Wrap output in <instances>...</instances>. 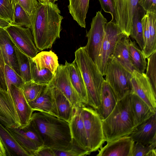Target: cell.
<instances>
[{
	"label": "cell",
	"instance_id": "cell-1",
	"mask_svg": "<svg viewBox=\"0 0 156 156\" xmlns=\"http://www.w3.org/2000/svg\"><path fill=\"white\" fill-rule=\"evenodd\" d=\"M30 16V29L36 47L41 51L51 48L56 40L60 37L63 18L58 5L51 1L39 2Z\"/></svg>",
	"mask_w": 156,
	"mask_h": 156
},
{
	"label": "cell",
	"instance_id": "cell-2",
	"mask_svg": "<svg viewBox=\"0 0 156 156\" xmlns=\"http://www.w3.org/2000/svg\"><path fill=\"white\" fill-rule=\"evenodd\" d=\"M36 111L33 113L30 122L39 134L43 146L54 150L68 148L72 140L69 123L49 114Z\"/></svg>",
	"mask_w": 156,
	"mask_h": 156
},
{
	"label": "cell",
	"instance_id": "cell-3",
	"mask_svg": "<svg viewBox=\"0 0 156 156\" xmlns=\"http://www.w3.org/2000/svg\"><path fill=\"white\" fill-rule=\"evenodd\" d=\"M130 94L118 101L111 113L102 121L105 141L128 136L136 128L130 108Z\"/></svg>",
	"mask_w": 156,
	"mask_h": 156
},
{
	"label": "cell",
	"instance_id": "cell-4",
	"mask_svg": "<svg viewBox=\"0 0 156 156\" xmlns=\"http://www.w3.org/2000/svg\"><path fill=\"white\" fill-rule=\"evenodd\" d=\"M74 59L82 76L88 98L87 105L96 110L100 105L105 79L96 65L88 55L84 46L75 52Z\"/></svg>",
	"mask_w": 156,
	"mask_h": 156
},
{
	"label": "cell",
	"instance_id": "cell-5",
	"mask_svg": "<svg viewBox=\"0 0 156 156\" xmlns=\"http://www.w3.org/2000/svg\"><path fill=\"white\" fill-rule=\"evenodd\" d=\"M131 76L132 74L111 55L107 63L105 80L112 89L118 101L132 92Z\"/></svg>",
	"mask_w": 156,
	"mask_h": 156
},
{
	"label": "cell",
	"instance_id": "cell-6",
	"mask_svg": "<svg viewBox=\"0 0 156 156\" xmlns=\"http://www.w3.org/2000/svg\"><path fill=\"white\" fill-rule=\"evenodd\" d=\"M81 112L89 151H96L105 142L102 120L96 110L85 104L82 106Z\"/></svg>",
	"mask_w": 156,
	"mask_h": 156
},
{
	"label": "cell",
	"instance_id": "cell-7",
	"mask_svg": "<svg viewBox=\"0 0 156 156\" xmlns=\"http://www.w3.org/2000/svg\"><path fill=\"white\" fill-rule=\"evenodd\" d=\"M107 22L101 11L97 12L91 23L90 28L86 33L87 42L84 47L88 55L94 63L104 38L105 27Z\"/></svg>",
	"mask_w": 156,
	"mask_h": 156
},
{
	"label": "cell",
	"instance_id": "cell-8",
	"mask_svg": "<svg viewBox=\"0 0 156 156\" xmlns=\"http://www.w3.org/2000/svg\"><path fill=\"white\" fill-rule=\"evenodd\" d=\"M123 34L115 23L110 21L106 23L104 38L95 63L103 76L105 75L107 62L116 42Z\"/></svg>",
	"mask_w": 156,
	"mask_h": 156
},
{
	"label": "cell",
	"instance_id": "cell-9",
	"mask_svg": "<svg viewBox=\"0 0 156 156\" xmlns=\"http://www.w3.org/2000/svg\"><path fill=\"white\" fill-rule=\"evenodd\" d=\"M6 128L20 146L30 156H33L34 152L43 146L39 134L30 122L22 128Z\"/></svg>",
	"mask_w": 156,
	"mask_h": 156
},
{
	"label": "cell",
	"instance_id": "cell-10",
	"mask_svg": "<svg viewBox=\"0 0 156 156\" xmlns=\"http://www.w3.org/2000/svg\"><path fill=\"white\" fill-rule=\"evenodd\" d=\"M139 0H113L115 23L121 32L129 37L133 16Z\"/></svg>",
	"mask_w": 156,
	"mask_h": 156
},
{
	"label": "cell",
	"instance_id": "cell-11",
	"mask_svg": "<svg viewBox=\"0 0 156 156\" xmlns=\"http://www.w3.org/2000/svg\"><path fill=\"white\" fill-rule=\"evenodd\" d=\"M5 29L12 42L22 52L31 58L36 56L39 51L30 28L11 25Z\"/></svg>",
	"mask_w": 156,
	"mask_h": 156
},
{
	"label": "cell",
	"instance_id": "cell-12",
	"mask_svg": "<svg viewBox=\"0 0 156 156\" xmlns=\"http://www.w3.org/2000/svg\"><path fill=\"white\" fill-rule=\"evenodd\" d=\"M48 85L60 91L74 108L81 107L83 104L70 82L65 65H59Z\"/></svg>",
	"mask_w": 156,
	"mask_h": 156
},
{
	"label": "cell",
	"instance_id": "cell-13",
	"mask_svg": "<svg viewBox=\"0 0 156 156\" xmlns=\"http://www.w3.org/2000/svg\"><path fill=\"white\" fill-rule=\"evenodd\" d=\"M130 81L132 92L144 101L151 108L156 111L155 92L145 73L134 70Z\"/></svg>",
	"mask_w": 156,
	"mask_h": 156
},
{
	"label": "cell",
	"instance_id": "cell-14",
	"mask_svg": "<svg viewBox=\"0 0 156 156\" xmlns=\"http://www.w3.org/2000/svg\"><path fill=\"white\" fill-rule=\"evenodd\" d=\"M0 122L5 127L20 126V119L11 92L0 87Z\"/></svg>",
	"mask_w": 156,
	"mask_h": 156
},
{
	"label": "cell",
	"instance_id": "cell-15",
	"mask_svg": "<svg viewBox=\"0 0 156 156\" xmlns=\"http://www.w3.org/2000/svg\"><path fill=\"white\" fill-rule=\"evenodd\" d=\"M107 142L98 150L97 156H132L135 142L129 136Z\"/></svg>",
	"mask_w": 156,
	"mask_h": 156
},
{
	"label": "cell",
	"instance_id": "cell-16",
	"mask_svg": "<svg viewBox=\"0 0 156 156\" xmlns=\"http://www.w3.org/2000/svg\"><path fill=\"white\" fill-rule=\"evenodd\" d=\"M129 136L135 142L144 145L156 143V113L137 126Z\"/></svg>",
	"mask_w": 156,
	"mask_h": 156
},
{
	"label": "cell",
	"instance_id": "cell-17",
	"mask_svg": "<svg viewBox=\"0 0 156 156\" xmlns=\"http://www.w3.org/2000/svg\"><path fill=\"white\" fill-rule=\"evenodd\" d=\"M28 103L34 112H45L58 118L52 87L49 85H45L37 98Z\"/></svg>",
	"mask_w": 156,
	"mask_h": 156
},
{
	"label": "cell",
	"instance_id": "cell-18",
	"mask_svg": "<svg viewBox=\"0 0 156 156\" xmlns=\"http://www.w3.org/2000/svg\"><path fill=\"white\" fill-rule=\"evenodd\" d=\"M11 93L19 117L20 128H23L28 124L34 112L26 99L21 88L12 85Z\"/></svg>",
	"mask_w": 156,
	"mask_h": 156
},
{
	"label": "cell",
	"instance_id": "cell-19",
	"mask_svg": "<svg viewBox=\"0 0 156 156\" xmlns=\"http://www.w3.org/2000/svg\"><path fill=\"white\" fill-rule=\"evenodd\" d=\"M130 106L136 127L156 113L144 101L133 92L130 94Z\"/></svg>",
	"mask_w": 156,
	"mask_h": 156
},
{
	"label": "cell",
	"instance_id": "cell-20",
	"mask_svg": "<svg viewBox=\"0 0 156 156\" xmlns=\"http://www.w3.org/2000/svg\"><path fill=\"white\" fill-rule=\"evenodd\" d=\"M82 106L75 108L72 117L69 122V127L72 138L82 148L90 151L83 119Z\"/></svg>",
	"mask_w": 156,
	"mask_h": 156
},
{
	"label": "cell",
	"instance_id": "cell-21",
	"mask_svg": "<svg viewBox=\"0 0 156 156\" xmlns=\"http://www.w3.org/2000/svg\"><path fill=\"white\" fill-rule=\"evenodd\" d=\"M14 44L6 30L0 28V48L5 64L10 66L20 76Z\"/></svg>",
	"mask_w": 156,
	"mask_h": 156
},
{
	"label": "cell",
	"instance_id": "cell-22",
	"mask_svg": "<svg viewBox=\"0 0 156 156\" xmlns=\"http://www.w3.org/2000/svg\"><path fill=\"white\" fill-rule=\"evenodd\" d=\"M68 76L73 87L80 97L82 103L87 105V91L80 70L74 60L71 63L66 61L65 65Z\"/></svg>",
	"mask_w": 156,
	"mask_h": 156
},
{
	"label": "cell",
	"instance_id": "cell-23",
	"mask_svg": "<svg viewBox=\"0 0 156 156\" xmlns=\"http://www.w3.org/2000/svg\"><path fill=\"white\" fill-rule=\"evenodd\" d=\"M118 101L112 89L105 80L102 85L101 95V103L99 108L96 110L102 121L110 114Z\"/></svg>",
	"mask_w": 156,
	"mask_h": 156
},
{
	"label": "cell",
	"instance_id": "cell-24",
	"mask_svg": "<svg viewBox=\"0 0 156 156\" xmlns=\"http://www.w3.org/2000/svg\"><path fill=\"white\" fill-rule=\"evenodd\" d=\"M129 38L123 34L117 41L112 55L124 68L132 74L134 70L129 55Z\"/></svg>",
	"mask_w": 156,
	"mask_h": 156
},
{
	"label": "cell",
	"instance_id": "cell-25",
	"mask_svg": "<svg viewBox=\"0 0 156 156\" xmlns=\"http://www.w3.org/2000/svg\"><path fill=\"white\" fill-rule=\"evenodd\" d=\"M51 87L57 110L58 118L69 123L72 117L75 108L60 91L55 87Z\"/></svg>",
	"mask_w": 156,
	"mask_h": 156
},
{
	"label": "cell",
	"instance_id": "cell-26",
	"mask_svg": "<svg viewBox=\"0 0 156 156\" xmlns=\"http://www.w3.org/2000/svg\"><path fill=\"white\" fill-rule=\"evenodd\" d=\"M0 139L7 156H30L20 146L6 128L0 122Z\"/></svg>",
	"mask_w": 156,
	"mask_h": 156
},
{
	"label": "cell",
	"instance_id": "cell-27",
	"mask_svg": "<svg viewBox=\"0 0 156 156\" xmlns=\"http://www.w3.org/2000/svg\"><path fill=\"white\" fill-rule=\"evenodd\" d=\"M69 12L81 27H86L85 19L89 7V0H69Z\"/></svg>",
	"mask_w": 156,
	"mask_h": 156
},
{
	"label": "cell",
	"instance_id": "cell-28",
	"mask_svg": "<svg viewBox=\"0 0 156 156\" xmlns=\"http://www.w3.org/2000/svg\"><path fill=\"white\" fill-rule=\"evenodd\" d=\"M32 58L39 69L47 68L53 74L59 65L57 56L51 50L41 51Z\"/></svg>",
	"mask_w": 156,
	"mask_h": 156
},
{
	"label": "cell",
	"instance_id": "cell-29",
	"mask_svg": "<svg viewBox=\"0 0 156 156\" xmlns=\"http://www.w3.org/2000/svg\"><path fill=\"white\" fill-rule=\"evenodd\" d=\"M146 12L139 5L137 6L133 16L130 36L136 41L140 49L143 51L144 40L141 19Z\"/></svg>",
	"mask_w": 156,
	"mask_h": 156
},
{
	"label": "cell",
	"instance_id": "cell-30",
	"mask_svg": "<svg viewBox=\"0 0 156 156\" xmlns=\"http://www.w3.org/2000/svg\"><path fill=\"white\" fill-rule=\"evenodd\" d=\"M129 51L131 62L134 70L140 73H144L147 62L143 51L140 49L135 41L129 38Z\"/></svg>",
	"mask_w": 156,
	"mask_h": 156
},
{
	"label": "cell",
	"instance_id": "cell-31",
	"mask_svg": "<svg viewBox=\"0 0 156 156\" xmlns=\"http://www.w3.org/2000/svg\"><path fill=\"white\" fill-rule=\"evenodd\" d=\"M30 59L31 81L40 84L49 85L54 74L47 68L39 69L32 58Z\"/></svg>",
	"mask_w": 156,
	"mask_h": 156
},
{
	"label": "cell",
	"instance_id": "cell-32",
	"mask_svg": "<svg viewBox=\"0 0 156 156\" xmlns=\"http://www.w3.org/2000/svg\"><path fill=\"white\" fill-rule=\"evenodd\" d=\"M14 48L19 67L20 76L25 82L31 80L30 57L22 52L15 44Z\"/></svg>",
	"mask_w": 156,
	"mask_h": 156
},
{
	"label": "cell",
	"instance_id": "cell-33",
	"mask_svg": "<svg viewBox=\"0 0 156 156\" xmlns=\"http://www.w3.org/2000/svg\"><path fill=\"white\" fill-rule=\"evenodd\" d=\"M53 150L55 156H83L90 155L91 153L82 148L73 138L71 144L67 148Z\"/></svg>",
	"mask_w": 156,
	"mask_h": 156
},
{
	"label": "cell",
	"instance_id": "cell-34",
	"mask_svg": "<svg viewBox=\"0 0 156 156\" xmlns=\"http://www.w3.org/2000/svg\"><path fill=\"white\" fill-rule=\"evenodd\" d=\"M11 25L31 27L30 16L19 4H16L14 7L13 21Z\"/></svg>",
	"mask_w": 156,
	"mask_h": 156
},
{
	"label": "cell",
	"instance_id": "cell-35",
	"mask_svg": "<svg viewBox=\"0 0 156 156\" xmlns=\"http://www.w3.org/2000/svg\"><path fill=\"white\" fill-rule=\"evenodd\" d=\"M4 75L8 90L10 92L12 85L21 88L25 83L19 75L10 66L6 64H5L4 67Z\"/></svg>",
	"mask_w": 156,
	"mask_h": 156
},
{
	"label": "cell",
	"instance_id": "cell-36",
	"mask_svg": "<svg viewBox=\"0 0 156 156\" xmlns=\"http://www.w3.org/2000/svg\"><path fill=\"white\" fill-rule=\"evenodd\" d=\"M45 85L36 83L31 80L25 82L21 89L29 102L37 98Z\"/></svg>",
	"mask_w": 156,
	"mask_h": 156
},
{
	"label": "cell",
	"instance_id": "cell-37",
	"mask_svg": "<svg viewBox=\"0 0 156 156\" xmlns=\"http://www.w3.org/2000/svg\"><path fill=\"white\" fill-rule=\"evenodd\" d=\"M150 34V54L156 52V13L146 12Z\"/></svg>",
	"mask_w": 156,
	"mask_h": 156
},
{
	"label": "cell",
	"instance_id": "cell-38",
	"mask_svg": "<svg viewBox=\"0 0 156 156\" xmlns=\"http://www.w3.org/2000/svg\"><path fill=\"white\" fill-rule=\"evenodd\" d=\"M156 143L146 145L135 142L132 156H156Z\"/></svg>",
	"mask_w": 156,
	"mask_h": 156
},
{
	"label": "cell",
	"instance_id": "cell-39",
	"mask_svg": "<svg viewBox=\"0 0 156 156\" xmlns=\"http://www.w3.org/2000/svg\"><path fill=\"white\" fill-rule=\"evenodd\" d=\"M147 61L145 74L156 92V52L147 58Z\"/></svg>",
	"mask_w": 156,
	"mask_h": 156
},
{
	"label": "cell",
	"instance_id": "cell-40",
	"mask_svg": "<svg viewBox=\"0 0 156 156\" xmlns=\"http://www.w3.org/2000/svg\"><path fill=\"white\" fill-rule=\"evenodd\" d=\"M14 7L11 0H0V17L9 21H13Z\"/></svg>",
	"mask_w": 156,
	"mask_h": 156
},
{
	"label": "cell",
	"instance_id": "cell-41",
	"mask_svg": "<svg viewBox=\"0 0 156 156\" xmlns=\"http://www.w3.org/2000/svg\"><path fill=\"white\" fill-rule=\"evenodd\" d=\"M14 7L16 4H19L29 15L34 12L39 2L37 0H11Z\"/></svg>",
	"mask_w": 156,
	"mask_h": 156
},
{
	"label": "cell",
	"instance_id": "cell-42",
	"mask_svg": "<svg viewBox=\"0 0 156 156\" xmlns=\"http://www.w3.org/2000/svg\"><path fill=\"white\" fill-rule=\"evenodd\" d=\"M102 9L105 12L110 14L112 19L110 21L115 23V15L113 0H98Z\"/></svg>",
	"mask_w": 156,
	"mask_h": 156
},
{
	"label": "cell",
	"instance_id": "cell-43",
	"mask_svg": "<svg viewBox=\"0 0 156 156\" xmlns=\"http://www.w3.org/2000/svg\"><path fill=\"white\" fill-rule=\"evenodd\" d=\"M138 4L146 12L156 13V0H139Z\"/></svg>",
	"mask_w": 156,
	"mask_h": 156
},
{
	"label": "cell",
	"instance_id": "cell-44",
	"mask_svg": "<svg viewBox=\"0 0 156 156\" xmlns=\"http://www.w3.org/2000/svg\"><path fill=\"white\" fill-rule=\"evenodd\" d=\"M5 63L0 48V87L8 91L5 78Z\"/></svg>",
	"mask_w": 156,
	"mask_h": 156
},
{
	"label": "cell",
	"instance_id": "cell-45",
	"mask_svg": "<svg viewBox=\"0 0 156 156\" xmlns=\"http://www.w3.org/2000/svg\"><path fill=\"white\" fill-rule=\"evenodd\" d=\"M33 156H55L53 149L43 146L39 148L34 153Z\"/></svg>",
	"mask_w": 156,
	"mask_h": 156
},
{
	"label": "cell",
	"instance_id": "cell-46",
	"mask_svg": "<svg viewBox=\"0 0 156 156\" xmlns=\"http://www.w3.org/2000/svg\"><path fill=\"white\" fill-rule=\"evenodd\" d=\"M10 25L9 21L0 17V28L5 29Z\"/></svg>",
	"mask_w": 156,
	"mask_h": 156
},
{
	"label": "cell",
	"instance_id": "cell-47",
	"mask_svg": "<svg viewBox=\"0 0 156 156\" xmlns=\"http://www.w3.org/2000/svg\"><path fill=\"white\" fill-rule=\"evenodd\" d=\"M0 156H7L5 150L0 139Z\"/></svg>",
	"mask_w": 156,
	"mask_h": 156
},
{
	"label": "cell",
	"instance_id": "cell-48",
	"mask_svg": "<svg viewBox=\"0 0 156 156\" xmlns=\"http://www.w3.org/2000/svg\"><path fill=\"white\" fill-rule=\"evenodd\" d=\"M38 1L39 2L41 3H44L49 1H52L51 0H38Z\"/></svg>",
	"mask_w": 156,
	"mask_h": 156
},
{
	"label": "cell",
	"instance_id": "cell-49",
	"mask_svg": "<svg viewBox=\"0 0 156 156\" xmlns=\"http://www.w3.org/2000/svg\"><path fill=\"white\" fill-rule=\"evenodd\" d=\"M53 2H55L56 1H57V0H51Z\"/></svg>",
	"mask_w": 156,
	"mask_h": 156
}]
</instances>
